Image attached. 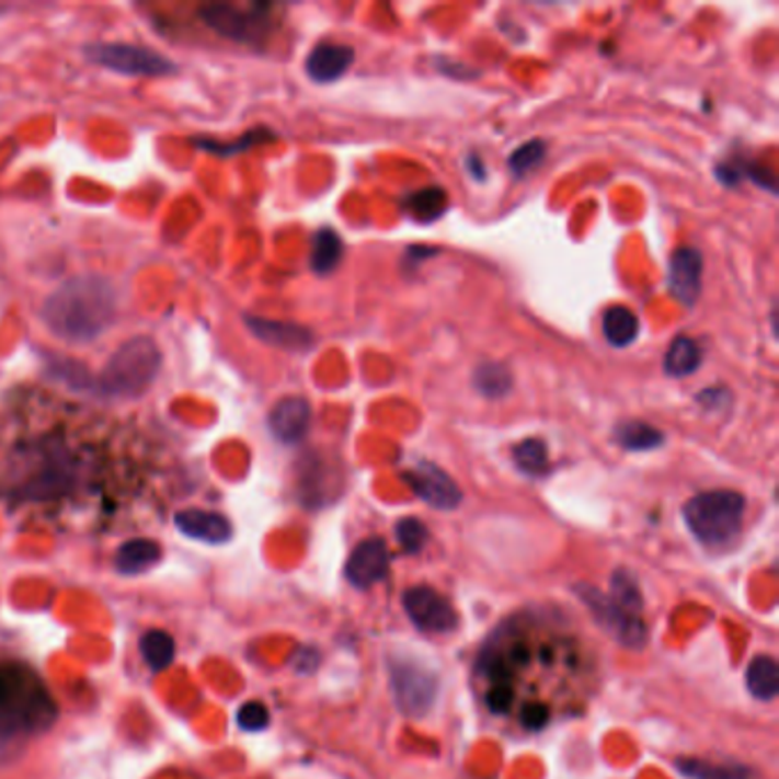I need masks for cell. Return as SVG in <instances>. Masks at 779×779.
Segmentation results:
<instances>
[{"mask_svg":"<svg viewBox=\"0 0 779 779\" xmlns=\"http://www.w3.org/2000/svg\"><path fill=\"white\" fill-rule=\"evenodd\" d=\"M355 62V48L345 44L322 42L307 58V73L316 83H334Z\"/></svg>","mask_w":779,"mask_h":779,"instance_id":"2e32d148","label":"cell"},{"mask_svg":"<svg viewBox=\"0 0 779 779\" xmlns=\"http://www.w3.org/2000/svg\"><path fill=\"white\" fill-rule=\"evenodd\" d=\"M745 499L732 490H713L692 496L684 505V519L690 532L707 547L732 542L743 526Z\"/></svg>","mask_w":779,"mask_h":779,"instance_id":"3957f363","label":"cell"},{"mask_svg":"<svg viewBox=\"0 0 779 779\" xmlns=\"http://www.w3.org/2000/svg\"><path fill=\"white\" fill-rule=\"evenodd\" d=\"M387 572H389V549L380 537L364 540L351 553V558H347V565H345V578L359 589H366L382 581Z\"/></svg>","mask_w":779,"mask_h":779,"instance_id":"30bf717a","label":"cell"},{"mask_svg":"<svg viewBox=\"0 0 779 779\" xmlns=\"http://www.w3.org/2000/svg\"><path fill=\"white\" fill-rule=\"evenodd\" d=\"M615 442L627 450H652L665 442V435L650 423L627 421L622 425H617Z\"/></svg>","mask_w":779,"mask_h":779,"instance_id":"603a6c76","label":"cell"},{"mask_svg":"<svg viewBox=\"0 0 779 779\" xmlns=\"http://www.w3.org/2000/svg\"><path fill=\"white\" fill-rule=\"evenodd\" d=\"M640 320L627 307H610L604 313V336L612 347H627L638 339Z\"/></svg>","mask_w":779,"mask_h":779,"instance_id":"44dd1931","label":"cell"},{"mask_svg":"<svg viewBox=\"0 0 779 779\" xmlns=\"http://www.w3.org/2000/svg\"><path fill=\"white\" fill-rule=\"evenodd\" d=\"M576 595L583 599V604L593 610L595 620L599 622V627L610 633L617 642L625 644L629 650H642L644 644L650 640L648 633V625H644L642 615H629L622 608H617L608 595L599 593L597 587L587 585V583H578Z\"/></svg>","mask_w":779,"mask_h":779,"instance_id":"8992f818","label":"cell"},{"mask_svg":"<svg viewBox=\"0 0 779 779\" xmlns=\"http://www.w3.org/2000/svg\"><path fill=\"white\" fill-rule=\"evenodd\" d=\"M85 56L90 62L124 76H172L176 71V65L170 58L136 44L99 42L85 46Z\"/></svg>","mask_w":779,"mask_h":779,"instance_id":"5b68a950","label":"cell"},{"mask_svg":"<svg viewBox=\"0 0 779 779\" xmlns=\"http://www.w3.org/2000/svg\"><path fill=\"white\" fill-rule=\"evenodd\" d=\"M140 652L142 658L147 661V665L153 669V673H163L165 667L172 665L174 654H176V644L174 638L168 631H147L140 640Z\"/></svg>","mask_w":779,"mask_h":779,"instance_id":"cb8c5ba5","label":"cell"},{"mask_svg":"<svg viewBox=\"0 0 779 779\" xmlns=\"http://www.w3.org/2000/svg\"><path fill=\"white\" fill-rule=\"evenodd\" d=\"M343 256V240L341 236L325 227L313 236V250H311V267L316 275H330L334 273Z\"/></svg>","mask_w":779,"mask_h":779,"instance_id":"ffe728a7","label":"cell"},{"mask_svg":"<svg viewBox=\"0 0 779 779\" xmlns=\"http://www.w3.org/2000/svg\"><path fill=\"white\" fill-rule=\"evenodd\" d=\"M551 718V709L547 704H526L522 711V724L528 732H540L547 728V722Z\"/></svg>","mask_w":779,"mask_h":779,"instance_id":"1f68e13d","label":"cell"},{"mask_svg":"<svg viewBox=\"0 0 779 779\" xmlns=\"http://www.w3.org/2000/svg\"><path fill=\"white\" fill-rule=\"evenodd\" d=\"M267 425H271L273 437L279 439L282 444L302 442L311 427L309 400L300 398V396L282 398L273 408L271 416H267Z\"/></svg>","mask_w":779,"mask_h":779,"instance_id":"7c38bea8","label":"cell"},{"mask_svg":"<svg viewBox=\"0 0 779 779\" xmlns=\"http://www.w3.org/2000/svg\"><path fill=\"white\" fill-rule=\"evenodd\" d=\"M402 206H405V210L412 215L414 220L435 222L448 210V197L444 193V187L429 185V187H423V191H416L414 195H410L405 202H402Z\"/></svg>","mask_w":779,"mask_h":779,"instance_id":"7402d4cb","label":"cell"},{"mask_svg":"<svg viewBox=\"0 0 779 779\" xmlns=\"http://www.w3.org/2000/svg\"><path fill=\"white\" fill-rule=\"evenodd\" d=\"M700 362H702L700 345H697L690 336H677L667 347L663 366L665 373L673 375V378H686V375H692L697 368H700Z\"/></svg>","mask_w":779,"mask_h":779,"instance_id":"d6986e66","label":"cell"},{"mask_svg":"<svg viewBox=\"0 0 779 779\" xmlns=\"http://www.w3.org/2000/svg\"><path fill=\"white\" fill-rule=\"evenodd\" d=\"M39 316L58 339L90 343L103 336L117 320V293L103 277H73L48 295Z\"/></svg>","mask_w":779,"mask_h":779,"instance_id":"6da1fadb","label":"cell"},{"mask_svg":"<svg viewBox=\"0 0 779 779\" xmlns=\"http://www.w3.org/2000/svg\"><path fill=\"white\" fill-rule=\"evenodd\" d=\"M610 602L629 615L642 612V593L635 576L629 570H617L610 578Z\"/></svg>","mask_w":779,"mask_h":779,"instance_id":"d4e9b609","label":"cell"},{"mask_svg":"<svg viewBox=\"0 0 779 779\" xmlns=\"http://www.w3.org/2000/svg\"><path fill=\"white\" fill-rule=\"evenodd\" d=\"M469 160H471V168H469V170L473 172V176H476L478 181H480V179H485V172L480 170V165H482V163H480V158H478L476 153H471V156H469Z\"/></svg>","mask_w":779,"mask_h":779,"instance_id":"d6a6232c","label":"cell"},{"mask_svg":"<svg viewBox=\"0 0 779 779\" xmlns=\"http://www.w3.org/2000/svg\"><path fill=\"white\" fill-rule=\"evenodd\" d=\"M160 558H163V549L158 542L147 540V537H136V540L124 542L117 553H115V570L126 576H136L153 570Z\"/></svg>","mask_w":779,"mask_h":779,"instance_id":"e0dca14e","label":"cell"},{"mask_svg":"<svg viewBox=\"0 0 779 779\" xmlns=\"http://www.w3.org/2000/svg\"><path fill=\"white\" fill-rule=\"evenodd\" d=\"M202 21L210 31L233 42H256L259 35H263L261 16L256 19L254 14L240 12L233 5H220V3L206 5L202 10Z\"/></svg>","mask_w":779,"mask_h":779,"instance_id":"4fadbf2b","label":"cell"},{"mask_svg":"<svg viewBox=\"0 0 779 779\" xmlns=\"http://www.w3.org/2000/svg\"><path fill=\"white\" fill-rule=\"evenodd\" d=\"M402 478H405V482L421 501L437 509H455L462 503V490L458 488V482L437 465L419 462Z\"/></svg>","mask_w":779,"mask_h":779,"instance_id":"9c48e42d","label":"cell"},{"mask_svg":"<svg viewBox=\"0 0 779 779\" xmlns=\"http://www.w3.org/2000/svg\"><path fill=\"white\" fill-rule=\"evenodd\" d=\"M389 684L396 707L410 718H423L437 700V677L416 663L396 661L389 667Z\"/></svg>","mask_w":779,"mask_h":779,"instance_id":"52a82bcc","label":"cell"},{"mask_svg":"<svg viewBox=\"0 0 779 779\" xmlns=\"http://www.w3.org/2000/svg\"><path fill=\"white\" fill-rule=\"evenodd\" d=\"M396 537L398 545L408 553H419L427 542V528L421 519L405 517L396 524Z\"/></svg>","mask_w":779,"mask_h":779,"instance_id":"f546056e","label":"cell"},{"mask_svg":"<svg viewBox=\"0 0 779 779\" xmlns=\"http://www.w3.org/2000/svg\"><path fill=\"white\" fill-rule=\"evenodd\" d=\"M545 153H547V145L542 140H530L509 156V170H513L517 176H526L542 163Z\"/></svg>","mask_w":779,"mask_h":779,"instance_id":"f1b7e54d","label":"cell"},{"mask_svg":"<svg viewBox=\"0 0 779 779\" xmlns=\"http://www.w3.org/2000/svg\"><path fill=\"white\" fill-rule=\"evenodd\" d=\"M160 366H163V355L158 343L149 336H133L107 359L96 387L103 396L138 398L151 389Z\"/></svg>","mask_w":779,"mask_h":779,"instance_id":"7a4b0ae2","label":"cell"},{"mask_svg":"<svg viewBox=\"0 0 779 779\" xmlns=\"http://www.w3.org/2000/svg\"><path fill=\"white\" fill-rule=\"evenodd\" d=\"M677 768L690 779H749V770L736 764L715 766L697 759H681L677 761Z\"/></svg>","mask_w":779,"mask_h":779,"instance_id":"4316f807","label":"cell"},{"mask_svg":"<svg viewBox=\"0 0 779 779\" xmlns=\"http://www.w3.org/2000/svg\"><path fill=\"white\" fill-rule=\"evenodd\" d=\"M476 389L488 398H503L513 387V375L503 364H482L473 375Z\"/></svg>","mask_w":779,"mask_h":779,"instance_id":"484cf974","label":"cell"},{"mask_svg":"<svg viewBox=\"0 0 779 779\" xmlns=\"http://www.w3.org/2000/svg\"><path fill=\"white\" fill-rule=\"evenodd\" d=\"M245 325L250 332L267 345H275L279 351L305 353L313 345V334L307 328L293 325L284 320H271L261 316H245Z\"/></svg>","mask_w":779,"mask_h":779,"instance_id":"5bb4252c","label":"cell"},{"mask_svg":"<svg viewBox=\"0 0 779 779\" xmlns=\"http://www.w3.org/2000/svg\"><path fill=\"white\" fill-rule=\"evenodd\" d=\"M515 462L528 476H545L549 471V450L540 439H524L515 446Z\"/></svg>","mask_w":779,"mask_h":779,"instance_id":"83f0119b","label":"cell"},{"mask_svg":"<svg viewBox=\"0 0 779 779\" xmlns=\"http://www.w3.org/2000/svg\"><path fill=\"white\" fill-rule=\"evenodd\" d=\"M702 267V254L692 248H681L669 259L667 288L686 307H692L695 300L700 298Z\"/></svg>","mask_w":779,"mask_h":779,"instance_id":"8fae6325","label":"cell"},{"mask_svg":"<svg viewBox=\"0 0 779 779\" xmlns=\"http://www.w3.org/2000/svg\"><path fill=\"white\" fill-rule=\"evenodd\" d=\"M236 720L240 724V730L263 732L267 724H271V713H267V709L261 702H248L240 707Z\"/></svg>","mask_w":779,"mask_h":779,"instance_id":"4dcf8cb0","label":"cell"},{"mask_svg":"<svg viewBox=\"0 0 779 779\" xmlns=\"http://www.w3.org/2000/svg\"><path fill=\"white\" fill-rule=\"evenodd\" d=\"M44 690L21 667H0V738H16L39 730L50 711V702L42 700Z\"/></svg>","mask_w":779,"mask_h":779,"instance_id":"277c9868","label":"cell"},{"mask_svg":"<svg viewBox=\"0 0 779 779\" xmlns=\"http://www.w3.org/2000/svg\"><path fill=\"white\" fill-rule=\"evenodd\" d=\"M747 690L761 702H770L779 692V667L770 656H757L747 667Z\"/></svg>","mask_w":779,"mask_h":779,"instance_id":"ac0fdd59","label":"cell"},{"mask_svg":"<svg viewBox=\"0 0 779 779\" xmlns=\"http://www.w3.org/2000/svg\"><path fill=\"white\" fill-rule=\"evenodd\" d=\"M174 524L185 537L204 545H225L233 535L231 522L220 513H208V509H181Z\"/></svg>","mask_w":779,"mask_h":779,"instance_id":"9a60e30c","label":"cell"},{"mask_svg":"<svg viewBox=\"0 0 779 779\" xmlns=\"http://www.w3.org/2000/svg\"><path fill=\"white\" fill-rule=\"evenodd\" d=\"M402 604H405L410 620L423 633L442 635V633L455 631L460 625L458 612H455L450 602L446 597H442L437 589L427 587V585L410 587L405 597H402Z\"/></svg>","mask_w":779,"mask_h":779,"instance_id":"ba28073f","label":"cell"}]
</instances>
